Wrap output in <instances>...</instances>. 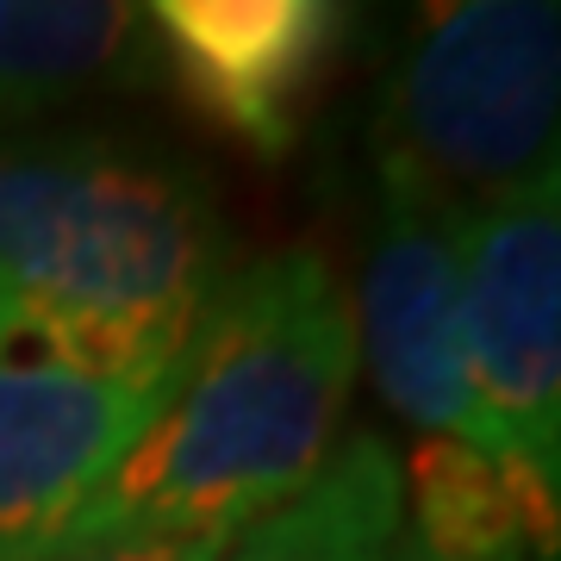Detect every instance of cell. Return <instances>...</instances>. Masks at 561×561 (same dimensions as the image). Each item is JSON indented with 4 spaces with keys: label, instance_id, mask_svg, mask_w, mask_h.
<instances>
[{
    "label": "cell",
    "instance_id": "obj_9",
    "mask_svg": "<svg viewBox=\"0 0 561 561\" xmlns=\"http://www.w3.org/2000/svg\"><path fill=\"white\" fill-rule=\"evenodd\" d=\"M157 76L144 0H0V125Z\"/></svg>",
    "mask_w": 561,
    "mask_h": 561
},
{
    "label": "cell",
    "instance_id": "obj_6",
    "mask_svg": "<svg viewBox=\"0 0 561 561\" xmlns=\"http://www.w3.org/2000/svg\"><path fill=\"white\" fill-rule=\"evenodd\" d=\"M169 375L88 368L0 343V561H50L69 542L157 412Z\"/></svg>",
    "mask_w": 561,
    "mask_h": 561
},
{
    "label": "cell",
    "instance_id": "obj_13",
    "mask_svg": "<svg viewBox=\"0 0 561 561\" xmlns=\"http://www.w3.org/2000/svg\"><path fill=\"white\" fill-rule=\"evenodd\" d=\"M368 7H375V0H343V13H350V20H368Z\"/></svg>",
    "mask_w": 561,
    "mask_h": 561
},
{
    "label": "cell",
    "instance_id": "obj_11",
    "mask_svg": "<svg viewBox=\"0 0 561 561\" xmlns=\"http://www.w3.org/2000/svg\"><path fill=\"white\" fill-rule=\"evenodd\" d=\"M231 537H113V542H81L57 549L50 561H213Z\"/></svg>",
    "mask_w": 561,
    "mask_h": 561
},
{
    "label": "cell",
    "instance_id": "obj_3",
    "mask_svg": "<svg viewBox=\"0 0 561 561\" xmlns=\"http://www.w3.org/2000/svg\"><path fill=\"white\" fill-rule=\"evenodd\" d=\"M375 157L474 206L556 169L561 0H375Z\"/></svg>",
    "mask_w": 561,
    "mask_h": 561
},
{
    "label": "cell",
    "instance_id": "obj_5",
    "mask_svg": "<svg viewBox=\"0 0 561 561\" xmlns=\"http://www.w3.org/2000/svg\"><path fill=\"white\" fill-rule=\"evenodd\" d=\"M461 206L424 187L412 169L375 157V219L362 250L356 362H368L375 393L419 437L468 443L461 387Z\"/></svg>",
    "mask_w": 561,
    "mask_h": 561
},
{
    "label": "cell",
    "instance_id": "obj_1",
    "mask_svg": "<svg viewBox=\"0 0 561 561\" xmlns=\"http://www.w3.org/2000/svg\"><path fill=\"white\" fill-rule=\"evenodd\" d=\"M350 287L319 243L238 262L201 312L157 412L62 549L113 537H238L337 456L356 387Z\"/></svg>",
    "mask_w": 561,
    "mask_h": 561
},
{
    "label": "cell",
    "instance_id": "obj_8",
    "mask_svg": "<svg viewBox=\"0 0 561 561\" xmlns=\"http://www.w3.org/2000/svg\"><path fill=\"white\" fill-rule=\"evenodd\" d=\"M400 518L431 561H556L561 486L461 437H419L400 461Z\"/></svg>",
    "mask_w": 561,
    "mask_h": 561
},
{
    "label": "cell",
    "instance_id": "obj_4",
    "mask_svg": "<svg viewBox=\"0 0 561 561\" xmlns=\"http://www.w3.org/2000/svg\"><path fill=\"white\" fill-rule=\"evenodd\" d=\"M468 443L561 486V175L461 206Z\"/></svg>",
    "mask_w": 561,
    "mask_h": 561
},
{
    "label": "cell",
    "instance_id": "obj_2",
    "mask_svg": "<svg viewBox=\"0 0 561 561\" xmlns=\"http://www.w3.org/2000/svg\"><path fill=\"white\" fill-rule=\"evenodd\" d=\"M238 268L219 187L138 131L0 138V343L169 375Z\"/></svg>",
    "mask_w": 561,
    "mask_h": 561
},
{
    "label": "cell",
    "instance_id": "obj_7",
    "mask_svg": "<svg viewBox=\"0 0 561 561\" xmlns=\"http://www.w3.org/2000/svg\"><path fill=\"white\" fill-rule=\"evenodd\" d=\"M157 69L194 119L262 162L300 144L343 44V0H144Z\"/></svg>",
    "mask_w": 561,
    "mask_h": 561
},
{
    "label": "cell",
    "instance_id": "obj_12",
    "mask_svg": "<svg viewBox=\"0 0 561 561\" xmlns=\"http://www.w3.org/2000/svg\"><path fill=\"white\" fill-rule=\"evenodd\" d=\"M375 561H431V556H424L419 542H412V530H405V518H400V530L387 537V549H381Z\"/></svg>",
    "mask_w": 561,
    "mask_h": 561
},
{
    "label": "cell",
    "instance_id": "obj_10",
    "mask_svg": "<svg viewBox=\"0 0 561 561\" xmlns=\"http://www.w3.org/2000/svg\"><path fill=\"white\" fill-rule=\"evenodd\" d=\"M400 530V456L350 431L300 500L243 524L213 561H375Z\"/></svg>",
    "mask_w": 561,
    "mask_h": 561
}]
</instances>
